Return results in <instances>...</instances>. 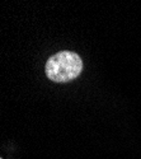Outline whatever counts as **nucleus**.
Wrapping results in <instances>:
<instances>
[{"label":"nucleus","mask_w":141,"mask_h":159,"mask_svg":"<svg viewBox=\"0 0 141 159\" xmlns=\"http://www.w3.org/2000/svg\"><path fill=\"white\" fill-rule=\"evenodd\" d=\"M83 70L79 55L70 51H61L51 56L46 62V75L56 83H66L78 78Z\"/></svg>","instance_id":"1"}]
</instances>
